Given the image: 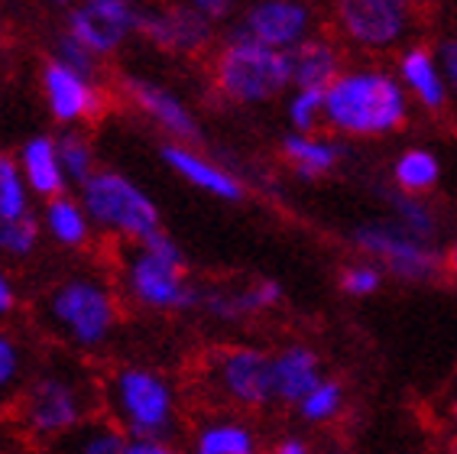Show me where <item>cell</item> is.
Masks as SVG:
<instances>
[{
    "instance_id": "cell-1",
    "label": "cell",
    "mask_w": 457,
    "mask_h": 454,
    "mask_svg": "<svg viewBox=\"0 0 457 454\" xmlns=\"http://www.w3.org/2000/svg\"><path fill=\"white\" fill-rule=\"evenodd\" d=\"M36 324L69 354H97L123 322V296L114 276L95 266L55 276L36 298Z\"/></svg>"
},
{
    "instance_id": "cell-2",
    "label": "cell",
    "mask_w": 457,
    "mask_h": 454,
    "mask_svg": "<svg viewBox=\"0 0 457 454\" xmlns=\"http://www.w3.org/2000/svg\"><path fill=\"white\" fill-rule=\"evenodd\" d=\"M412 101L393 65L379 59L344 65L325 88V130L337 140H386L405 130Z\"/></svg>"
},
{
    "instance_id": "cell-3",
    "label": "cell",
    "mask_w": 457,
    "mask_h": 454,
    "mask_svg": "<svg viewBox=\"0 0 457 454\" xmlns=\"http://www.w3.org/2000/svg\"><path fill=\"white\" fill-rule=\"evenodd\" d=\"M95 416H101V376L88 374L69 350L39 364L17 399L23 435L43 448Z\"/></svg>"
},
{
    "instance_id": "cell-4",
    "label": "cell",
    "mask_w": 457,
    "mask_h": 454,
    "mask_svg": "<svg viewBox=\"0 0 457 454\" xmlns=\"http://www.w3.org/2000/svg\"><path fill=\"white\" fill-rule=\"evenodd\" d=\"M114 282L123 302H130L140 312L188 315L202 306V286L188 273L185 250L166 231L117 247Z\"/></svg>"
},
{
    "instance_id": "cell-5",
    "label": "cell",
    "mask_w": 457,
    "mask_h": 454,
    "mask_svg": "<svg viewBox=\"0 0 457 454\" xmlns=\"http://www.w3.org/2000/svg\"><path fill=\"white\" fill-rule=\"evenodd\" d=\"M101 416L127 438H172L182 419V393L159 367L117 364L101 380Z\"/></svg>"
},
{
    "instance_id": "cell-6",
    "label": "cell",
    "mask_w": 457,
    "mask_h": 454,
    "mask_svg": "<svg viewBox=\"0 0 457 454\" xmlns=\"http://www.w3.org/2000/svg\"><path fill=\"white\" fill-rule=\"evenodd\" d=\"M212 88L230 107H270L289 95V53L260 46L230 29L212 55Z\"/></svg>"
},
{
    "instance_id": "cell-7",
    "label": "cell",
    "mask_w": 457,
    "mask_h": 454,
    "mask_svg": "<svg viewBox=\"0 0 457 454\" xmlns=\"http://www.w3.org/2000/svg\"><path fill=\"white\" fill-rule=\"evenodd\" d=\"M101 237L120 244H137L162 231V214L153 195L120 169L101 166L75 192Z\"/></svg>"
},
{
    "instance_id": "cell-8",
    "label": "cell",
    "mask_w": 457,
    "mask_h": 454,
    "mask_svg": "<svg viewBox=\"0 0 457 454\" xmlns=\"http://www.w3.org/2000/svg\"><path fill=\"white\" fill-rule=\"evenodd\" d=\"M335 39L344 49L379 59L412 43L419 10L409 0H325Z\"/></svg>"
},
{
    "instance_id": "cell-9",
    "label": "cell",
    "mask_w": 457,
    "mask_h": 454,
    "mask_svg": "<svg viewBox=\"0 0 457 454\" xmlns=\"http://www.w3.org/2000/svg\"><path fill=\"white\" fill-rule=\"evenodd\" d=\"M202 390L218 409L263 412L273 402V376H270V350L256 344H224L202 360Z\"/></svg>"
},
{
    "instance_id": "cell-10",
    "label": "cell",
    "mask_w": 457,
    "mask_h": 454,
    "mask_svg": "<svg viewBox=\"0 0 457 454\" xmlns=\"http://www.w3.org/2000/svg\"><path fill=\"white\" fill-rule=\"evenodd\" d=\"M351 244L357 247L361 256L377 263L386 276H393L396 282H409V286L431 282L445 266V254H438V247L431 240L412 237L389 218L363 221L361 227H353Z\"/></svg>"
},
{
    "instance_id": "cell-11",
    "label": "cell",
    "mask_w": 457,
    "mask_h": 454,
    "mask_svg": "<svg viewBox=\"0 0 457 454\" xmlns=\"http://www.w3.org/2000/svg\"><path fill=\"white\" fill-rule=\"evenodd\" d=\"M39 95H43L46 114L65 127H85L104 114L107 97L95 75L71 69L65 62L46 55L39 65Z\"/></svg>"
},
{
    "instance_id": "cell-12",
    "label": "cell",
    "mask_w": 457,
    "mask_h": 454,
    "mask_svg": "<svg viewBox=\"0 0 457 454\" xmlns=\"http://www.w3.org/2000/svg\"><path fill=\"white\" fill-rule=\"evenodd\" d=\"M234 29L260 46L292 53L318 33V10L312 0H250Z\"/></svg>"
},
{
    "instance_id": "cell-13",
    "label": "cell",
    "mask_w": 457,
    "mask_h": 454,
    "mask_svg": "<svg viewBox=\"0 0 457 454\" xmlns=\"http://www.w3.org/2000/svg\"><path fill=\"white\" fill-rule=\"evenodd\" d=\"M137 36L166 55H202L204 49H212L214 23L204 20L188 0H172L143 7Z\"/></svg>"
},
{
    "instance_id": "cell-14",
    "label": "cell",
    "mask_w": 457,
    "mask_h": 454,
    "mask_svg": "<svg viewBox=\"0 0 457 454\" xmlns=\"http://www.w3.org/2000/svg\"><path fill=\"white\" fill-rule=\"evenodd\" d=\"M159 159L166 163V169L176 175V179H182L188 189L208 195V198H218V201H224V205H237V201L246 198L244 179H240L234 169L224 166V163H218L214 156L202 153L198 143L162 140Z\"/></svg>"
},
{
    "instance_id": "cell-15",
    "label": "cell",
    "mask_w": 457,
    "mask_h": 454,
    "mask_svg": "<svg viewBox=\"0 0 457 454\" xmlns=\"http://www.w3.org/2000/svg\"><path fill=\"white\" fill-rule=\"evenodd\" d=\"M123 95H127L133 111L143 114L156 130L166 133V140H176V143L202 140L198 114L188 107V101H185L179 91L159 85V81H153V79L130 75V79H123Z\"/></svg>"
},
{
    "instance_id": "cell-16",
    "label": "cell",
    "mask_w": 457,
    "mask_h": 454,
    "mask_svg": "<svg viewBox=\"0 0 457 454\" xmlns=\"http://www.w3.org/2000/svg\"><path fill=\"white\" fill-rule=\"evenodd\" d=\"M393 71H396L399 85L412 101V111H422L428 117H445L454 107V95H451L448 81L441 75L431 43H422V39L405 43L396 53Z\"/></svg>"
},
{
    "instance_id": "cell-17",
    "label": "cell",
    "mask_w": 457,
    "mask_h": 454,
    "mask_svg": "<svg viewBox=\"0 0 457 454\" xmlns=\"http://www.w3.org/2000/svg\"><path fill=\"white\" fill-rule=\"evenodd\" d=\"M263 435L240 412H208L195 422L185 441V454H263Z\"/></svg>"
},
{
    "instance_id": "cell-18",
    "label": "cell",
    "mask_w": 457,
    "mask_h": 454,
    "mask_svg": "<svg viewBox=\"0 0 457 454\" xmlns=\"http://www.w3.org/2000/svg\"><path fill=\"white\" fill-rule=\"evenodd\" d=\"M282 296L286 292L276 280H256L246 286H212L202 289L198 312H204L218 324H240L266 312H276L282 306Z\"/></svg>"
},
{
    "instance_id": "cell-19",
    "label": "cell",
    "mask_w": 457,
    "mask_h": 454,
    "mask_svg": "<svg viewBox=\"0 0 457 454\" xmlns=\"http://www.w3.org/2000/svg\"><path fill=\"white\" fill-rule=\"evenodd\" d=\"M270 376H273V402L295 409L312 386L325 376V360L305 340H289L270 350Z\"/></svg>"
},
{
    "instance_id": "cell-20",
    "label": "cell",
    "mask_w": 457,
    "mask_h": 454,
    "mask_svg": "<svg viewBox=\"0 0 457 454\" xmlns=\"http://www.w3.org/2000/svg\"><path fill=\"white\" fill-rule=\"evenodd\" d=\"M279 156L299 182H321L335 175L347 159V143L335 133H286L279 143Z\"/></svg>"
},
{
    "instance_id": "cell-21",
    "label": "cell",
    "mask_w": 457,
    "mask_h": 454,
    "mask_svg": "<svg viewBox=\"0 0 457 454\" xmlns=\"http://www.w3.org/2000/svg\"><path fill=\"white\" fill-rule=\"evenodd\" d=\"M13 156H17L20 172L27 179L33 198L49 201V198H59V195L71 192L69 179L62 172L55 133H33V137H27V140L20 143V149Z\"/></svg>"
},
{
    "instance_id": "cell-22",
    "label": "cell",
    "mask_w": 457,
    "mask_h": 454,
    "mask_svg": "<svg viewBox=\"0 0 457 454\" xmlns=\"http://www.w3.org/2000/svg\"><path fill=\"white\" fill-rule=\"evenodd\" d=\"M39 224H43V237H49L59 250H69V254H85L97 240L95 224H91L88 211H85V205H81V198L75 192L43 201Z\"/></svg>"
},
{
    "instance_id": "cell-23",
    "label": "cell",
    "mask_w": 457,
    "mask_h": 454,
    "mask_svg": "<svg viewBox=\"0 0 457 454\" xmlns=\"http://www.w3.org/2000/svg\"><path fill=\"white\" fill-rule=\"evenodd\" d=\"M344 65H347L344 46L337 43L335 36H328L318 29L315 36H308L305 43L295 46L289 53L292 88H315V91H325V88L344 71Z\"/></svg>"
},
{
    "instance_id": "cell-24",
    "label": "cell",
    "mask_w": 457,
    "mask_h": 454,
    "mask_svg": "<svg viewBox=\"0 0 457 454\" xmlns=\"http://www.w3.org/2000/svg\"><path fill=\"white\" fill-rule=\"evenodd\" d=\"M389 182L399 195H425L428 198L441 185V159L428 147H405L393 166H389Z\"/></svg>"
},
{
    "instance_id": "cell-25",
    "label": "cell",
    "mask_w": 457,
    "mask_h": 454,
    "mask_svg": "<svg viewBox=\"0 0 457 454\" xmlns=\"http://www.w3.org/2000/svg\"><path fill=\"white\" fill-rule=\"evenodd\" d=\"M127 435L107 416L81 422L71 428L69 435L55 438L53 445H46V454H123Z\"/></svg>"
},
{
    "instance_id": "cell-26",
    "label": "cell",
    "mask_w": 457,
    "mask_h": 454,
    "mask_svg": "<svg viewBox=\"0 0 457 454\" xmlns=\"http://www.w3.org/2000/svg\"><path fill=\"white\" fill-rule=\"evenodd\" d=\"M29 376H33V350L10 324H0V409L17 406Z\"/></svg>"
},
{
    "instance_id": "cell-27",
    "label": "cell",
    "mask_w": 457,
    "mask_h": 454,
    "mask_svg": "<svg viewBox=\"0 0 457 454\" xmlns=\"http://www.w3.org/2000/svg\"><path fill=\"white\" fill-rule=\"evenodd\" d=\"M55 143H59L62 172H65V179H69V189L79 192L81 185L88 182L91 175L101 169L95 140H91L81 127H65V130L55 133Z\"/></svg>"
},
{
    "instance_id": "cell-28",
    "label": "cell",
    "mask_w": 457,
    "mask_h": 454,
    "mask_svg": "<svg viewBox=\"0 0 457 454\" xmlns=\"http://www.w3.org/2000/svg\"><path fill=\"white\" fill-rule=\"evenodd\" d=\"M344 412H347V386H344V380H337V376H328V374L321 376V380H318V386H312L305 399L295 406V416H299V422H305V425H315V428L335 425Z\"/></svg>"
},
{
    "instance_id": "cell-29",
    "label": "cell",
    "mask_w": 457,
    "mask_h": 454,
    "mask_svg": "<svg viewBox=\"0 0 457 454\" xmlns=\"http://www.w3.org/2000/svg\"><path fill=\"white\" fill-rule=\"evenodd\" d=\"M393 224H399L403 231H409L412 237H422V240H431L441 234V214L438 208L431 205L425 195H389V214Z\"/></svg>"
},
{
    "instance_id": "cell-30",
    "label": "cell",
    "mask_w": 457,
    "mask_h": 454,
    "mask_svg": "<svg viewBox=\"0 0 457 454\" xmlns=\"http://www.w3.org/2000/svg\"><path fill=\"white\" fill-rule=\"evenodd\" d=\"M43 244V224L39 214H27V218H7L0 221V263L4 266H20L29 263Z\"/></svg>"
},
{
    "instance_id": "cell-31",
    "label": "cell",
    "mask_w": 457,
    "mask_h": 454,
    "mask_svg": "<svg viewBox=\"0 0 457 454\" xmlns=\"http://www.w3.org/2000/svg\"><path fill=\"white\" fill-rule=\"evenodd\" d=\"M62 29L75 36V39H79V43L101 62H104L107 55L120 53L123 43H127V39H120V36L114 33V29H107L95 13H88L81 4H71L69 13H65V27Z\"/></svg>"
},
{
    "instance_id": "cell-32",
    "label": "cell",
    "mask_w": 457,
    "mask_h": 454,
    "mask_svg": "<svg viewBox=\"0 0 457 454\" xmlns=\"http://www.w3.org/2000/svg\"><path fill=\"white\" fill-rule=\"evenodd\" d=\"M33 201L36 198L29 192L23 172H20L17 156L0 149V221L33 214Z\"/></svg>"
},
{
    "instance_id": "cell-33",
    "label": "cell",
    "mask_w": 457,
    "mask_h": 454,
    "mask_svg": "<svg viewBox=\"0 0 457 454\" xmlns=\"http://www.w3.org/2000/svg\"><path fill=\"white\" fill-rule=\"evenodd\" d=\"M282 114L292 133H318L325 130V91L315 88H289L282 97Z\"/></svg>"
},
{
    "instance_id": "cell-34",
    "label": "cell",
    "mask_w": 457,
    "mask_h": 454,
    "mask_svg": "<svg viewBox=\"0 0 457 454\" xmlns=\"http://www.w3.org/2000/svg\"><path fill=\"white\" fill-rule=\"evenodd\" d=\"M81 7L95 13L107 29H114L120 39H130L140 29V13L143 7L137 0H75Z\"/></svg>"
},
{
    "instance_id": "cell-35",
    "label": "cell",
    "mask_w": 457,
    "mask_h": 454,
    "mask_svg": "<svg viewBox=\"0 0 457 454\" xmlns=\"http://www.w3.org/2000/svg\"><path fill=\"white\" fill-rule=\"evenodd\" d=\"M386 282V273L379 270L377 263L367 260V256H357V260L344 263L341 273H337V286L347 298H370L377 296Z\"/></svg>"
},
{
    "instance_id": "cell-36",
    "label": "cell",
    "mask_w": 457,
    "mask_h": 454,
    "mask_svg": "<svg viewBox=\"0 0 457 454\" xmlns=\"http://www.w3.org/2000/svg\"><path fill=\"white\" fill-rule=\"evenodd\" d=\"M49 55L59 62H65V65H71V69L85 71V75H95L97 79V65H101V59H95V55L85 49V46L75 39L71 33H65V29H59L53 39V49H49Z\"/></svg>"
},
{
    "instance_id": "cell-37",
    "label": "cell",
    "mask_w": 457,
    "mask_h": 454,
    "mask_svg": "<svg viewBox=\"0 0 457 454\" xmlns=\"http://www.w3.org/2000/svg\"><path fill=\"white\" fill-rule=\"evenodd\" d=\"M431 53L438 59V69L448 81L451 95L457 101V29H448V33H441L435 43H431Z\"/></svg>"
},
{
    "instance_id": "cell-38",
    "label": "cell",
    "mask_w": 457,
    "mask_h": 454,
    "mask_svg": "<svg viewBox=\"0 0 457 454\" xmlns=\"http://www.w3.org/2000/svg\"><path fill=\"white\" fill-rule=\"evenodd\" d=\"M20 312V286L10 266L0 263V324H10Z\"/></svg>"
},
{
    "instance_id": "cell-39",
    "label": "cell",
    "mask_w": 457,
    "mask_h": 454,
    "mask_svg": "<svg viewBox=\"0 0 457 454\" xmlns=\"http://www.w3.org/2000/svg\"><path fill=\"white\" fill-rule=\"evenodd\" d=\"M123 454H185L172 438H127Z\"/></svg>"
},
{
    "instance_id": "cell-40",
    "label": "cell",
    "mask_w": 457,
    "mask_h": 454,
    "mask_svg": "<svg viewBox=\"0 0 457 454\" xmlns=\"http://www.w3.org/2000/svg\"><path fill=\"white\" fill-rule=\"evenodd\" d=\"M188 4H192V7L198 10L204 20H212L214 27L234 17V13H237V7H240V0H188Z\"/></svg>"
},
{
    "instance_id": "cell-41",
    "label": "cell",
    "mask_w": 457,
    "mask_h": 454,
    "mask_svg": "<svg viewBox=\"0 0 457 454\" xmlns=\"http://www.w3.org/2000/svg\"><path fill=\"white\" fill-rule=\"evenodd\" d=\"M263 454H315V448L302 435H282V438H276Z\"/></svg>"
},
{
    "instance_id": "cell-42",
    "label": "cell",
    "mask_w": 457,
    "mask_h": 454,
    "mask_svg": "<svg viewBox=\"0 0 457 454\" xmlns=\"http://www.w3.org/2000/svg\"><path fill=\"white\" fill-rule=\"evenodd\" d=\"M445 270H448L451 276H454V280H457V240H454V244H451L448 254H445Z\"/></svg>"
},
{
    "instance_id": "cell-43",
    "label": "cell",
    "mask_w": 457,
    "mask_h": 454,
    "mask_svg": "<svg viewBox=\"0 0 457 454\" xmlns=\"http://www.w3.org/2000/svg\"><path fill=\"white\" fill-rule=\"evenodd\" d=\"M409 4H412V7L419 10V13H422V10H435V7H441L445 0H409Z\"/></svg>"
},
{
    "instance_id": "cell-44",
    "label": "cell",
    "mask_w": 457,
    "mask_h": 454,
    "mask_svg": "<svg viewBox=\"0 0 457 454\" xmlns=\"http://www.w3.org/2000/svg\"><path fill=\"white\" fill-rule=\"evenodd\" d=\"M49 4H55V7H71L75 0H49Z\"/></svg>"
},
{
    "instance_id": "cell-45",
    "label": "cell",
    "mask_w": 457,
    "mask_h": 454,
    "mask_svg": "<svg viewBox=\"0 0 457 454\" xmlns=\"http://www.w3.org/2000/svg\"><path fill=\"white\" fill-rule=\"evenodd\" d=\"M445 454H457V438H454V441H451V445H448V451H445Z\"/></svg>"
},
{
    "instance_id": "cell-46",
    "label": "cell",
    "mask_w": 457,
    "mask_h": 454,
    "mask_svg": "<svg viewBox=\"0 0 457 454\" xmlns=\"http://www.w3.org/2000/svg\"><path fill=\"white\" fill-rule=\"evenodd\" d=\"M451 399H457V383H454V396H451Z\"/></svg>"
}]
</instances>
